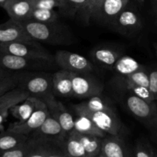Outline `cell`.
Wrapping results in <instances>:
<instances>
[{
	"mask_svg": "<svg viewBox=\"0 0 157 157\" xmlns=\"http://www.w3.org/2000/svg\"><path fill=\"white\" fill-rule=\"evenodd\" d=\"M143 67L144 66L139 64L135 58L127 55H122L111 70L113 71L115 75L126 76L137 71Z\"/></svg>",
	"mask_w": 157,
	"mask_h": 157,
	"instance_id": "obj_24",
	"label": "cell"
},
{
	"mask_svg": "<svg viewBox=\"0 0 157 157\" xmlns=\"http://www.w3.org/2000/svg\"><path fill=\"white\" fill-rule=\"evenodd\" d=\"M30 19L44 23L55 22L58 21V15L54 9H33Z\"/></svg>",
	"mask_w": 157,
	"mask_h": 157,
	"instance_id": "obj_32",
	"label": "cell"
},
{
	"mask_svg": "<svg viewBox=\"0 0 157 157\" xmlns=\"http://www.w3.org/2000/svg\"><path fill=\"white\" fill-rule=\"evenodd\" d=\"M122 55L119 51L109 47H97L91 52L92 60L101 67L108 69H112Z\"/></svg>",
	"mask_w": 157,
	"mask_h": 157,
	"instance_id": "obj_21",
	"label": "cell"
},
{
	"mask_svg": "<svg viewBox=\"0 0 157 157\" xmlns=\"http://www.w3.org/2000/svg\"><path fill=\"white\" fill-rule=\"evenodd\" d=\"M42 104H44L42 100L33 96H29L22 102L12 106L9 109V113L19 122H23Z\"/></svg>",
	"mask_w": 157,
	"mask_h": 157,
	"instance_id": "obj_20",
	"label": "cell"
},
{
	"mask_svg": "<svg viewBox=\"0 0 157 157\" xmlns=\"http://www.w3.org/2000/svg\"><path fill=\"white\" fill-rule=\"evenodd\" d=\"M7 1L8 0H0V6H1V7H3Z\"/></svg>",
	"mask_w": 157,
	"mask_h": 157,
	"instance_id": "obj_39",
	"label": "cell"
},
{
	"mask_svg": "<svg viewBox=\"0 0 157 157\" xmlns=\"http://www.w3.org/2000/svg\"><path fill=\"white\" fill-rule=\"evenodd\" d=\"M20 72L12 73L0 70V96L18 87Z\"/></svg>",
	"mask_w": 157,
	"mask_h": 157,
	"instance_id": "obj_30",
	"label": "cell"
},
{
	"mask_svg": "<svg viewBox=\"0 0 157 157\" xmlns=\"http://www.w3.org/2000/svg\"><path fill=\"white\" fill-rule=\"evenodd\" d=\"M74 130L82 134L93 135L103 138L106 133L99 128L95 123L85 115H77L74 122Z\"/></svg>",
	"mask_w": 157,
	"mask_h": 157,
	"instance_id": "obj_25",
	"label": "cell"
},
{
	"mask_svg": "<svg viewBox=\"0 0 157 157\" xmlns=\"http://www.w3.org/2000/svg\"><path fill=\"white\" fill-rule=\"evenodd\" d=\"M54 61L60 68L71 73H92L95 69L92 63L84 56L66 50L57 51Z\"/></svg>",
	"mask_w": 157,
	"mask_h": 157,
	"instance_id": "obj_9",
	"label": "cell"
},
{
	"mask_svg": "<svg viewBox=\"0 0 157 157\" xmlns=\"http://www.w3.org/2000/svg\"><path fill=\"white\" fill-rule=\"evenodd\" d=\"M149 73V89L157 102V66L148 68Z\"/></svg>",
	"mask_w": 157,
	"mask_h": 157,
	"instance_id": "obj_35",
	"label": "cell"
},
{
	"mask_svg": "<svg viewBox=\"0 0 157 157\" xmlns=\"http://www.w3.org/2000/svg\"><path fill=\"white\" fill-rule=\"evenodd\" d=\"M65 140L29 136V150L27 157H66Z\"/></svg>",
	"mask_w": 157,
	"mask_h": 157,
	"instance_id": "obj_7",
	"label": "cell"
},
{
	"mask_svg": "<svg viewBox=\"0 0 157 157\" xmlns=\"http://www.w3.org/2000/svg\"><path fill=\"white\" fill-rule=\"evenodd\" d=\"M149 130H151L152 140H153L154 142L157 144V111L156 113H155V117H154L153 122H152Z\"/></svg>",
	"mask_w": 157,
	"mask_h": 157,
	"instance_id": "obj_36",
	"label": "cell"
},
{
	"mask_svg": "<svg viewBox=\"0 0 157 157\" xmlns=\"http://www.w3.org/2000/svg\"><path fill=\"white\" fill-rule=\"evenodd\" d=\"M67 135L64 133L59 123L50 114L38 129L31 133L30 137H46L65 140Z\"/></svg>",
	"mask_w": 157,
	"mask_h": 157,
	"instance_id": "obj_19",
	"label": "cell"
},
{
	"mask_svg": "<svg viewBox=\"0 0 157 157\" xmlns=\"http://www.w3.org/2000/svg\"><path fill=\"white\" fill-rule=\"evenodd\" d=\"M151 4H152V11H153L154 15H155V21L157 24V0H150Z\"/></svg>",
	"mask_w": 157,
	"mask_h": 157,
	"instance_id": "obj_38",
	"label": "cell"
},
{
	"mask_svg": "<svg viewBox=\"0 0 157 157\" xmlns=\"http://www.w3.org/2000/svg\"><path fill=\"white\" fill-rule=\"evenodd\" d=\"M29 138L26 135L6 130L0 133V152L9 150L25 142Z\"/></svg>",
	"mask_w": 157,
	"mask_h": 157,
	"instance_id": "obj_28",
	"label": "cell"
},
{
	"mask_svg": "<svg viewBox=\"0 0 157 157\" xmlns=\"http://www.w3.org/2000/svg\"><path fill=\"white\" fill-rule=\"evenodd\" d=\"M109 26L117 33L129 37L136 35L143 29V21L136 9L127 6L114 18Z\"/></svg>",
	"mask_w": 157,
	"mask_h": 157,
	"instance_id": "obj_6",
	"label": "cell"
},
{
	"mask_svg": "<svg viewBox=\"0 0 157 157\" xmlns=\"http://www.w3.org/2000/svg\"><path fill=\"white\" fill-rule=\"evenodd\" d=\"M73 97L89 98L103 94L104 85L91 73H72Z\"/></svg>",
	"mask_w": 157,
	"mask_h": 157,
	"instance_id": "obj_10",
	"label": "cell"
},
{
	"mask_svg": "<svg viewBox=\"0 0 157 157\" xmlns=\"http://www.w3.org/2000/svg\"><path fill=\"white\" fill-rule=\"evenodd\" d=\"M65 11L78 13L86 21L91 18V9L95 0H62Z\"/></svg>",
	"mask_w": 157,
	"mask_h": 157,
	"instance_id": "obj_26",
	"label": "cell"
},
{
	"mask_svg": "<svg viewBox=\"0 0 157 157\" xmlns=\"http://www.w3.org/2000/svg\"><path fill=\"white\" fill-rule=\"evenodd\" d=\"M29 150V138L25 142L9 150L0 152V157H27Z\"/></svg>",
	"mask_w": 157,
	"mask_h": 157,
	"instance_id": "obj_33",
	"label": "cell"
},
{
	"mask_svg": "<svg viewBox=\"0 0 157 157\" xmlns=\"http://www.w3.org/2000/svg\"><path fill=\"white\" fill-rule=\"evenodd\" d=\"M9 113V109H6V110H3L2 111H0V126L2 124V123L7 118L8 115Z\"/></svg>",
	"mask_w": 157,
	"mask_h": 157,
	"instance_id": "obj_37",
	"label": "cell"
},
{
	"mask_svg": "<svg viewBox=\"0 0 157 157\" xmlns=\"http://www.w3.org/2000/svg\"><path fill=\"white\" fill-rule=\"evenodd\" d=\"M49 115V110L44 102V104L39 106L26 121L23 122L17 121V122L12 123L9 126L7 130L29 136L31 133H33L42 125V124L44 122Z\"/></svg>",
	"mask_w": 157,
	"mask_h": 157,
	"instance_id": "obj_15",
	"label": "cell"
},
{
	"mask_svg": "<svg viewBox=\"0 0 157 157\" xmlns=\"http://www.w3.org/2000/svg\"><path fill=\"white\" fill-rule=\"evenodd\" d=\"M14 41L39 44L29 35L21 23L9 18L6 22L0 24V44Z\"/></svg>",
	"mask_w": 157,
	"mask_h": 157,
	"instance_id": "obj_13",
	"label": "cell"
},
{
	"mask_svg": "<svg viewBox=\"0 0 157 157\" xmlns=\"http://www.w3.org/2000/svg\"><path fill=\"white\" fill-rule=\"evenodd\" d=\"M20 23L29 35L38 42L52 45H69L75 41L69 27L58 21L44 23L29 19Z\"/></svg>",
	"mask_w": 157,
	"mask_h": 157,
	"instance_id": "obj_1",
	"label": "cell"
},
{
	"mask_svg": "<svg viewBox=\"0 0 157 157\" xmlns=\"http://www.w3.org/2000/svg\"><path fill=\"white\" fill-rule=\"evenodd\" d=\"M2 8L9 18L18 22L30 19L33 10L31 0H8Z\"/></svg>",
	"mask_w": 157,
	"mask_h": 157,
	"instance_id": "obj_17",
	"label": "cell"
},
{
	"mask_svg": "<svg viewBox=\"0 0 157 157\" xmlns=\"http://www.w3.org/2000/svg\"><path fill=\"white\" fill-rule=\"evenodd\" d=\"M73 110H87V111H99V110L115 109L113 102L104 95L98 94L87 98L86 101L80 104L72 105Z\"/></svg>",
	"mask_w": 157,
	"mask_h": 157,
	"instance_id": "obj_22",
	"label": "cell"
},
{
	"mask_svg": "<svg viewBox=\"0 0 157 157\" xmlns=\"http://www.w3.org/2000/svg\"><path fill=\"white\" fill-rule=\"evenodd\" d=\"M18 87L26 90L29 96L41 100L53 94L52 75L44 72H20Z\"/></svg>",
	"mask_w": 157,
	"mask_h": 157,
	"instance_id": "obj_2",
	"label": "cell"
},
{
	"mask_svg": "<svg viewBox=\"0 0 157 157\" xmlns=\"http://www.w3.org/2000/svg\"><path fill=\"white\" fill-rule=\"evenodd\" d=\"M64 149L66 157H86L79 133L75 130H72L66 136Z\"/></svg>",
	"mask_w": 157,
	"mask_h": 157,
	"instance_id": "obj_23",
	"label": "cell"
},
{
	"mask_svg": "<svg viewBox=\"0 0 157 157\" xmlns=\"http://www.w3.org/2000/svg\"><path fill=\"white\" fill-rule=\"evenodd\" d=\"M29 96V94L19 87L7 92L0 96V111L10 109L15 104L22 102Z\"/></svg>",
	"mask_w": 157,
	"mask_h": 157,
	"instance_id": "obj_27",
	"label": "cell"
},
{
	"mask_svg": "<svg viewBox=\"0 0 157 157\" xmlns=\"http://www.w3.org/2000/svg\"><path fill=\"white\" fill-rule=\"evenodd\" d=\"M111 83H112V87L115 89V90L119 92V94H131L136 95L149 102L155 101L149 87L134 84L128 81L125 77L122 75H115V76L112 78Z\"/></svg>",
	"mask_w": 157,
	"mask_h": 157,
	"instance_id": "obj_16",
	"label": "cell"
},
{
	"mask_svg": "<svg viewBox=\"0 0 157 157\" xmlns=\"http://www.w3.org/2000/svg\"><path fill=\"white\" fill-rule=\"evenodd\" d=\"M42 101L49 110V114L59 123L64 133L66 135L70 133L74 129L75 118L64 104L55 99L54 94L46 97Z\"/></svg>",
	"mask_w": 157,
	"mask_h": 157,
	"instance_id": "obj_12",
	"label": "cell"
},
{
	"mask_svg": "<svg viewBox=\"0 0 157 157\" xmlns=\"http://www.w3.org/2000/svg\"><path fill=\"white\" fill-rule=\"evenodd\" d=\"M0 52L12 54L30 59L45 60L55 62L54 56H52L44 48L42 47L40 44H29L21 41L1 43Z\"/></svg>",
	"mask_w": 157,
	"mask_h": 157,
	"instance_id": "obj_8",
	"label": "cell"
},
{
	"mask_svg": "<svg viewBox=\"0 0 157 157\" xmlns=\"http://www.w3.org/2000/svg\"><path fill=\"white\" fill-rule=\"evenodd\" d=\"M132 156L136 157H157V150L144 137L139 138L132 149Z\"/></svg>",
	"mask_w": 157,
	"mask_h": 157,
	"instance_id": "obj_31",
	"label": "cell"
},
{
	"mask_svg": "<svg viewBox=\"0 0 157 157\" xmlns=\"http://www.w3.org/2000/svg\"><path fill=\"white\" fill-rule=\"evenodd\" d=\"M154 48H155V55L157 57V42L154 44Z\"/></svg>",
	"mask_w": 157,
	"mask_h": 157,
	"instance_id": "obj_40",
	"label": "cell"
},
{
	"mask_svg": "<svg viewBox=\"0 0 157 157\" xmlns=\"http://www.w3.org/2000/svg\"><path fill=\"white\" fill-rule=\"evenodd\" d=\"M132 150H130L122 135L106 134L103 138L99 154L98 157H130Z\"/></svg>",
	"mask_w": 157,
	"mask_h": 157,
	"instance_id": "obj_14",
	"label": "cell"
},
{
	"mask_svg": "<svg viewBox=\"0 0 157 157\" xmlns=\"http://www.w3.org/2000/svg\"><path fill=\"white\" fill-rule=\"evenodd\" d=\"M130 0H95L91 18L109 25L115 16L129 5Z\"/></svg>",
	"mask_w": 157,
	"mask_h": 157,
	"instance_id": "obj_11",
	"label": "cell"
},
{
	"mask_svg": "<svg viewBox=\"0 0 157 157\" xmlns=\"http://www.w3.org/2000/svg\"><path fill=\"white\" fill-rule=\"evenodd\" d=\"M33 9H54L59 8L64 9V3L62 0H31Z\"/></svg>",
	"mask_w": 157,
	"mask_h": 157,
	"instance_id": "obj_34",
	"label": "cell"
},
{
	"mask_svg": "<svg viewBox=\"0 0 157 157\" xmlns=\"http://www.w3.org/2000/svg\"><path fill=\"white\" fill-rule=\"evenodd\" d=\"M126 109L146 127L150 128L157 111V102H149L136 95L121 94Z\"/></svg>",
	"mask_w": 157,
	"mask_h": 157,
	"instance_id": "obj_5",
	"label": "cell"
},
{
	"mask_svg": "<svg viewBox=\"0 0 157 157\" xmlns=\"http://www.w3.org/2000/svg\"><path fill=\"white\" fill-rule=\"evenodd\" d=\"M52 83L54 95L62 98L73 97L71 72L63 69L55 72L52 75Z\"/></svg>",
	"mask_w": 157,
	"mask_h": 157,
	"instance_id": "obj_18",
	"label": "cell"
},
{
	"mask_svg": "<svg viewBox=\"0 0 157 157\" xmlns=\"http://www.w3.org/2000/svg\"><path fill=\"white\" fill-rule=\"evenodd\" d=\"M74 130V129H73ZM80 139L83 143L86 157H97L101 150L103 138L93 135L79 133Z\"/></svg>",
	"mask_w": 157,
	"mask_h": 157,
	"instance_id": "obj_29",
	"label": "cell"
},
{
	"mask_svg": "<svg viewBox=\"0 0 157 157\" xmlns=\"http://www.w3.org/2000/svg\"><path fill=\"white\" fill-rule=\"evenodd\" d=\"M76 115H85L90 118L95 125L106 134L122 135L124 133L125 126L117 114L115 109L87 111V110H74Z\"/></svg>",
	"mask_w": 157,
	"mask_h": 157,
	"instance_id": "obj_4",
	"label": "cell"
},
{
	"mask_svg": "<svg viewBox=\"0 0 157 157\" xmlns=\"http://www.w3.org/2000/svg\"><path fill=\"white\" fill-rule=\"evenodd\" d=\"M53 63L55 62L45 60L30 59L12 54L0 52V70L12 73L48 70L53 67Z\"/></svg>",
	"mask_w": 157,
	"mask_h": 157,
	"instance_id": "obj_3",
	"label": "cell"
}]
</instances>
